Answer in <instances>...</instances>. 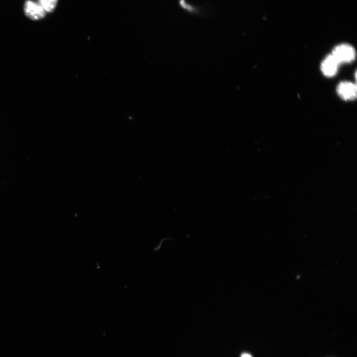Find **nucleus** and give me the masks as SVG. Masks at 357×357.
Listing matches in <instances>:
<instances>
[{"label":"nucleus","instance_id":"f257e3e1","mask_svg":"<svg viewBox=\"0 0 357 357\" xmlns=\"http://www.w3.org/2000/svg\"><path fill=\"white\" fill-rule=\"evenodd\" d=\"M340 64L351 63L355 59L356 51L349 44H340L335 46L331 53Z\"/></svg>","mask_w":357,"mask_h":357},{"label":"nucleus","instance_id":"7ed1b4c3","mask_svg":"<svg viewBox=\"0 0 357 357\" xmlns=\"http://www.w3.org/2000/svg\"><path fill=\"white\" fill-rule=\"evenodd\" d=\"M24 13L26 16L32 20H37L44 17L46 11L38 2L27 0L24 6Z\"/></svg>","mask_w":357,"mask_h":357},{"label":"nucleus","instance_id":"f03ea898","mask_svg":"<svg viewBox=\"0 0 357 357\" xmlns=\"http://www.w3.org/2000/svg\"><path fill=\"white\" fill-rule=\"evenodd\" d=\"M337 92L340 98L344 100H352L357 97L356 84L350 81H342L337 87Z\"/></svg>","mask_w":357,"mask_h":357},{"label":"nucleus","instance_id":"0eeeda50","mask_svg":"<svg viewBox=\"0 0 357 357\" xmlns=\"http://www.w3.org/2000/svg\"><path fill=\"white\" fill-rule=\"evenodd\" d=\"M241 357H252V356L249 354L244 353L241 355Z\"/></svg>","mask_w":357,"mask_h":357},{"label":"nucleus","instance_id":"423d86ee","mask_svg":"<svg viewBox=\"0 0 357 357\" xmlns=\"http://www.w3.org/2000/svg\"><path fill=\"white\" fill-rule=\"evenodd\" d=\"M58 0H38V3L46 12H51L55 8Z\"/></svg>","mask_w":357,"mask_h":357},{"label":"nucleus","instance_id":"20e7f679","mask_svg":"<svg viewBox=\"0 0 357 357\" xmlns=\"http://www.w3.org/2000/svg\"><path fill=\"white\" fill-rule=\"evenodd\" d=\"M340 64L331 54L326 56L321 64V70L323 74L327 77L335 76Z\"/></svg>","mask_w":357,"mask_h":357},{"label":"nucleus","instance_id":"39448f33","mask_svg":"<svg viewBox=\"0 0 357 357\" xmlns=\"http://www.w3.org/2000/svg\"><path fill=\"white\" fill-rule=\"evenodd\" d=\"M178 4L181 9L189 14L197 15L203 14L202 7L190 4L186 0H178Z\"/></svg>","mask_w":357,"mask_h":357}]
</instances>
